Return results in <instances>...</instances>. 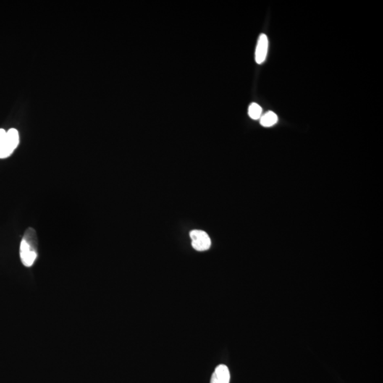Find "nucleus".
Wrapping results in <instances>:
<instances>
[{
  "label": "nucleus",
  "instance_id": "1",
  "mask_svg": "<svg viewBox=\"0 0 383 383\" xmlns=\"http://www.w3.org/2000/svg\"><path fill=\"white\" fill-rule=\"evenodd\" d=\"M37 246L38 239L36 232L34 228L29 227L24 232L19 249L21 261L26 267H32L35 263L38 256Z\"/></svg>",
  "mask_w": 383,
  "mask_h": 383
},
{
  "label": "nucleus",
  "instance_id": "2",
  "mask_svg": "<svg viewBox=\"0 0 383 383\" xmlns=\"http://www.w3.org/2000/svg\"><path fill=\"white\" fill-rule=\"evenodd\" d=\"M19 143V134L17 129H10L6 132L0 148V159H4L12 154Z\"/></svg>",
  "mask_w": 383,
  "mask_h": 383
},
{
  "label": "nucleus",
  "instance_id": "3",
  "mask_svg": "<svg viewBox=\"0 0 383 383\" xmlns=\"http://www.w3.org/2000/svg\"><path fill=\"white\" fill-rule=\"evenodd\" d=\"M192 245L194 249L198 251H205L209 249L211 239L206 232L201 230H193L190 233Z\"/></svg>",
  "mask_w": 383,
  "mask_h": 383
},
{
  "label": "nucleus",
  "instance_id": "4",
  "mask_svg": "<svg viewBox=\"0 0 383 383\" xmlns=\"http://www.w3.org/2000/svg\"><path fill=\"white\" fill-rule=\"evenodd\" d=\"M268 51V39L267 35L262 34L258 38L255 49V59L257 64H262L266 61Z\"/></svg>",
  "mask_w": 383,
  "mask_h": 383
},
{
  "label": "nucleus",
  "instance_id": "5",
  "mask_svg": "<svg viewBox=\"0 0 383 383\" xmlns=\"http://www.w3.org/2000/svg\"><path fill=\"white\" fill-rule=\"evenodd\" d=\"M230 373L229 368L225 365H219L216 367L213 373L210 383H229Z\"/></svg>",
  "mask_w": 383,
  "mask_h": 383
},
{
  "label": "nucleus",
  "instance_id": "6",
  "mask_svg": "<svg viewBox=\"0 0 383 383\" xmlns=\"http://www.w3.org/2000/svg\"><path fill=\"white\" fill-rule=\"evenodd\" d=\"M278 116L276 115V113L273 112V111H268L267 113L262 116L261 118V121L260 123L263 127H271L272 126L275 125L278 122Z\"/></svg>",
  "mask_w": 383,
  "mask_h": 383
},
{
  "label": "nucleus",
  "instance_id": "7",
  "mask_svg": "<svg viewBox=\"0 0 383 383\" xmlns=\"http://www.w3.org/2000/svg\"><path fill=\"white\" fill-rule=\"evenodd\" d=\"M262 111H263V109H262L261 106L257 103H251L248 106V115L251 119H255V120L261 118Z\"/></svg>",
  "mask_w": 383,
  "mask_h": 383
},
{
  "label": "nucleus",
  "instance_id": "8",
  "mask_svg": "<svg viewBox=\"0 0 383 383\" xmlns=\"http://www.w3.org/2000/svg\"><path fill=\"white\" fill-rule=\"evenodd\" d=\"M6 131L3 129H0V148L2 144L3 140H4V137H5Z\"/></svg>",
  "mask_w": 383,
  "mask_h": 383
}]
</instances>
